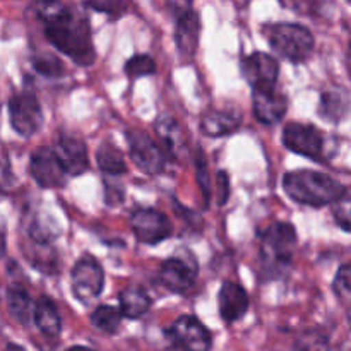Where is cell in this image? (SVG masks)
Returning a JSON list of instances; mask_svg holds the SVG:
<instances>
[{"instance_id": "31", "label": "cell", "mask_w": 351, "mask_h": 351, "mask_svg": "<svg viewBox=\"0 0 351 351\" xmlns=\"http://www.w3.org/2000/svg\"><path fill=\"white\" fill-rule=\"evenodd\" d=\"M195 168H197L199 187H201L202 195H204V202L208 204L209 194H211V182H209L208 167H206V160H204V153H202V149H197V154H195Z\"/></svg>"}, {"instance_id": "37", "label": "cell", "mask_w": 351, "mask_h": 351, "mask_svg": "<svg viewBox=\"0 0 351 351\" xmlns=\"http://www.w3.org/2000/svg\"><path fill=\"white\" fill-rule=\"evenodd\" d=\"M5 351H26L23 348V346L16 345V343H9V345L5 346Z\"/></svg>"}, {"instance_id": "16", "label": "cell", "mask_w": 351, "mask_h": 351, "mask_svg": "<svg viewBox=\"0 0 351 351\" xmlns=\"http://www.w3.org/2000/svg\"><path fill=\"white\" fill-rule=\"evenodd\" d=\"M252 106L254 115L264 125H274V123L281 122L287 113L288 99L287 96L281 95L273 89H254L252 96Z\"/></svg>"}, {"instance_id": "32", "label": "cell", "mask_w": 351, "mask_h": 351, "mask_svg": "<svg viewBox=\"0 0 351 351\" xmlns=\"http://www.w3.org/2000/svg\"><path fill=\"white\" fill-rule=\"evenodd\" d=\"M86 7H89V9H95V10H99V12H105L108 14V16H112L113 19H117V17L123 16V12H125L127 9V3L123 2H99V3H86Z\"/></svg>"}, {"instance_id": "38", "label": "cell", "mask_w": 351, "mask_h": 351, "mask_svg": "<svg viewBox=\"0 0 351 351\" xmlns=\"http://www.w3.org/2000/svg\"><path fill=\"white\" fill-rule=\"evenodd\" d=\"M67 351H95V350L88 348V346H72V348H69Z\"/></svg>"}, {"instance_id": "22", "label": "cell", "mask_w": 351, "mask_h": 351, "mask_svg": "<svg viewBox=\"0 0 351 351\" xmlns=\"http://www.w3.org/2000/svg\"><path fill=\"white\" fill-rule=\"evenodd\" d=\"M120 314L127 319H139L151 307V297L139 287H127L120 291Z\"/></svg>"}, {"instance_id": "28", "label": "cell", "mask_w": 351, "mask_h": 351, "mask_svg": "<svg viewBox=\"0 0 351 351\" xmlns=\"http://www.w3.org/2000/svg\"><path fill=\"white\" fill-rule=\"evenodd\" d=\"M156 72V62L149 57L147 53H139L134 55L132 58H129L125 64V74L130 79L144 77V75H151Z\"/></svg>"}, {"instance_id": "33", "label": "cell", "mask_w": 351, "mask_h": 351, "mask_svg": "<svg viewBox=\"0 0 351 351\" xmlns=\"http://www.w3.org/2000/svg\"><path fill=\"white\" fill-rule=\"evenodd\" d=\"M123 201V187L119 184H112L110 180L105 182V202L110 208L122 204Z\"/></svg>"}, {"instance_id": "6", "label": "cell", "mask_w": 351, "mask_h": 351, "mask_svg": "<svg viewBox=\"0 0 351 351\" xmlns=\"http://www.w3.org/2000/svg\"><path fill=\"white\" fill-rule=\"evenodd\" d=\"M9 117L10 125L21 137L27 139L34 136L43 123V112L38 96L31 91L12 96L9 101Z\"/></svg>"}, {"instance_id": "15", "label": "cell", "mask_w": 351, "mask_h": 351, "mask_svg": "<svg viewBox=\"0 0 351 351\" xmlns=\"http://www.w3.org/2000/svg\"><path fill=\"white\" fill-rule=\"evenodd\" d=\"M53 153L57 156L58 163H60L62 170L65 171V175L77 177V175H82L88 170V147H86V144L79 137L60 136Z\"/></svg>"}, {"instance_id": "1", "label": "cell", "mask_w": 351, "mask_h": 351, "mask_svg": "<svg viewBox=\"0 0 351 351\" xmlns=\"http://www.w3.org/2000/svg\"><path fill=\"white\" fill-rule=\"evenodd\" d=\"M38 14L45 24V36L60 53L82 67L95 64L91 27L77 9L64 3H43Z\"/></svg>"}, {"instance_id": "8", "label": "cell", "mask_w": 351, "mask_h": 351, "mask_svg": "<svg viewBox=\"0 0 351 351\" xmlns=\"http://www.w3.org/2000/svg\"><path fill=\"white\" fill-rule=\"evenodd\" d=\"M72 293L81 304L88 305L99 297L105 287V273L95 257H82L77 261L71 274Z\"/></svg>"}, {"instance_id": "26", "label": "cell", "mask_w": 351, "mask_h": 351, "mask_svg": "<svg viewBox=\"0 0 351 351\" xmlns=\"http://www.w3.org/2000/svg\"><path fill=\"white\" fill-rule=\"evenodd\" d=\"M120 322H122V314L112 305H99L91 314V324L106 335H115L120 328Z\"/></svg>"}, {"instance_id": "35", "label": "cell", "mask_w": 351, "mask_h": 351, "mask_svg": "<svg viewBox=\"0 0 351 351\" xmlns=\"http://www.w3.org/2000/svg\"><path fill=\"white\" fill-rule=\"evenodd\" d=\"M12 182V173H10L9 158L3 153V147L0 146V191L7 189Z\"/></svg>"}, {"instance_id": "24", "label": "cell", "mask_w": 351, "mask_h": 351, "mask_svg": "<svg viewBox=\"0 0 351 351\" xmlns=\"http://www.w3.org/2000/svg\"><path fill=\"white\" fill-rule=\"evenodd\" d=\"M96 163H98V168L103 173L112 178L127 173V163L123 160V154L112 143H103L98 147V151H96Z\"/></svg>"}, {"instance_id": "21", "label": "cell", "mask_w": 351, "mask_h": 351, "mask_svg": "<svg viewBox=\"0 0 351 351\" xmlns=\"http://www.w3.org/2000/svg\"><path fill=\"white\" fill-rule=\"evenodd\" d=\"M350 98L348 93L343 88L329 89V91L322 93L321 103H319V115L324 120L332 123H339L348 113Z\"/></svg>"}, {"instance_id": "13", "label": "cell", "mask_w": 351, "mask_h": 351, "mask_svg": "<svg viewBox=\"0 0 351 351\" xmlns=\"http://www.w3.org/2000/svg\"><path fill=\"white\" fill-rule=\"evenodd\" d=\"M242 74L252 89H273L280 75V64L273 55L256 51L242 60Z\"/></svg>"}, {"instance_id": "36", "label": "cell", "mask_w": 351, "mask_h": 351, "mask_svg": "<svg viewBox=\"0 0 351 351\" xmlns=\"http://www.w3.org/2000/svg\"><path fill=\"white\" fill-rule=\"evenodd\" d=\"M5 242H7V235H5V223L3 219L0 218V256L5 252Z\"/></svg>"}, {"instance_id": "2", "label": "cell", "mask_w": 351, "mask_h": 351, "mask_svg": "<svg viewBox=\"0 0 351 351\" xmlns=\"http://www.w3.org/2000/svg\"><path fill=\"white\" fill-rule=\"evenodd\" d=\"M283 189L291 201L311 208L336 204L348 192L331 175L315 170L288 171L283 178Z\"/></svg>"}, {"instance_id": "30", "label": "cell", "mask_w": 351, "mask_h": 351, "mask_svg": "<svg viewBox=\"0 0 351 351\" xmlns=\"http://www.w3.org/2000/svg\"><path fill=\"white\" fill-rule=\"evenodd\" d=\"M351 269H350V264H343L339 267L338 274H336V280L332 283V288H335V293L338 295L339 300L343 304H348L350 302V291H351Z\"/></svg>"}, {"instance_id": "18", "label": "cell", "mask_w": 351, "mask_h": 351, "mask_svg": "<svg viewBox=\"0 0 351 351\" xmlns=\"http://www.w3.org/2000/svg\"><path fill=\"white\" fill-rule=\"evenodd\" d=\"M158 137H160V147L167 158H178L185 149H187V141H185V134L182 130L180 123L177 122L175 117L170 113H163L158 117L156 123H154Z\"/></svg>"}, {"instance_id": "25", "label": "cell", "mask_w": 351, "mask_h": 351, "mask_svg": "<svg viewBox=\"0 0 351 351\" xmlns=\"http://www.w3.org/2000/svg\"><path fill=\"white\" fill-rule=\"evenodd\" d=\"M60 235V228L55 223V219L48 216H34L29 226V237L36 245H48Z\"/></svg>"}, {"instance_id": "9", "label": "cell", "mask_w": 351, "mask_h": 351, "mask_svg": "<svg viewBox=\"0 0 351 351\" xmlns=\"http://www.w3.org/2000/svg\"><path fill=\"white\" fill-rule=\"evenodd\" d=\"M130 228L139 242L146 245H156L163 240L170 239L173 233V225L165 213L153 208L136 209L130 216Z\"/></svg>"}, {"instance_id": "3", "label": "cell", "mask_w": 351, "mask_h": 351, "mask_svg": "<svg viewBox=\"0 0 351 351\" xmlns=\"http://www.w3.org/2000/svg\"><path fill=\"white\" fill-rule=\"evenodd\" d=\"M297 242V232L291 223H273L261 233V259L267 276H278L290 266Z\"/></svg>"}, {"instance_id": "34", "label": "cell", "mask_w": 351, "mask_h": 351, "mask_svg": "<svg viewBox=\"0 0 351 351\" xmlns=\"http://www.w3.org/2000/svg\"><path fill=\"white\" fill-rule=\"evenodd\" d=\"M216 195H218V206H225L230 197V180L225 171H218L216 178Z\"/></svg>"}, {"instance_id": "17", "label": "cell", "mask_w": 351, "mask_h": 351, "mask_svg": "<svg viewBox=\"0 0 351 351\" xmlns=\"http://www.w3.org/2000/svg\"><path fill=\"white\" fill-rule=\"evenodd\" d=\"M218 307L223 321L232 324L240 321L249 311V295L240 285L225 281L218 295Z\"/></svg>"}, {"instance_id": "29", "label": "cell", "mask_w": 351, "mask_h": 351, "mask_svg": "<svg viewBox=\"0 0 351 351\" xmlns=\"http://www.w3.org/2000/svg\"><path fill=\"white\" fill-rule=\"evenodd\" d=\"M297 351H329L328 338L319 331H307L298 338Z\"/></svg>"}, {"instance_id": "5", "label": "cell", "mask_w": 351, "mask_h": 351, "mask_svg": "<svg viewBox=\"0 0 351 351\" xmlns=\"http://www.w3.org/2000/svg\"><path fill=\"white\" fill-rule=\"evenodd\" d=\"M197 261L191 250H180L165 261L160 267V283L173 293H185L192 288L197 278Z\"/></svg>"}, {"instance_id": "23", "label": "cell", "mask_w": 351, "mask_h": 351, "mask_svg": "<svg viewBox=\"0 0 351 351\" xmlns=\"http://www.w3.org/2000/svg\"><path fill=\"white\" fill-rule=\"evenodd\" d=\"M7 307L10 315L21 324H27L33 315V300L23 285H9L7 287Z\"/></svg>"}, {"instance_id": "4", "label": "cell", "mask_w": 351, "mask_h": 351, "mask_svg": "<svg viewBox=\"0 0 351 351\" xmlns=\"http://www.w3.org/2000/svg\"><path fill=\"white\" fill-rule=\"evenodd\" d=\"M263 34L274 51L285 60L300 62L307 60L314 51V34L302 24L276 23L264 26Z\"/></svg>"}, {"instance_id": "7", "label": "cell", "mask_w": 351, "mask_h": 351, "mask_svg": "<svg viewBox=\"0 0 351 351\" xmlns=\"http://www.w3.org/2000/svg\"><path fill=\"white\" fill-rule=\"evenodd\" d=\"M125 139L129 144L130 158L143 173L158 175L163 171L167 156L153 137H149L143 130L132 129L127 130Z\"/></svg>"}, {"instance_id": "10", "label": "cell", "mask_w": 351, "mask_h": 351, "mask_svg": "<svg viewBox=\"0 0 351 351\" xmlns=\"http://www.w3.org/2000/svg\"><path fill=\"white\" fill-rule=\"evenodd\" d=\"M167 338L182 351H209L213 345L211 332L192 315H182L167 329Z\"/></svg>"}, {"instance_id": "20", "label": "cell", "mask_w": 351, "mask_h": 351, "mask_svg": "<svg viewBox=\"0 0 351 351\" xmlns=\"http://www.w3.org/2000/svg\"><path fill=\"white\" fill-rule=\"evenodd\" d=\"M33 319L36 328L48 338H57L62 331L60 314L57 305L48 297H40L33 307Z\"/></svg>"}, {"instance_id": "27", "label": "cell", "mask_w": 351, "mask_h": 351, "mask_svg": "<svg viewBox=\"0 0 351 351\" xmlns=\"http://www.w3.org/2000/svg\"><path fill=\"white\" fill-rule=\"evenodd\" d=\"M33 62L34 71L40 72L41 75H47V77H58V75L64 74V64H62L60 58L53 53H40L34 55L31 58Z\"/></svg>"}, {"instance_id": "11", "label": "cell", "mask_w": 351, "mask_h": 351, "mask_svg": "<svg viewBox=\"0 0 351 351\" xmlns=\"http://www.w3.org/2000/svg\"><path fill=\"white\" fill-rule=\"evenodd\" d=\"M285 147L300 156L322 160L324 158V134L311 123L290 122L283 130Z\"/></svg>"}, {"instance_id": "19", "label": "cell", "mask_w": 351, "mask_h": 351, "mask_svg": "<svg viewBox=\"0 0 351 351\" xmlns=\"http://www.w3.org/2000/svg\"><path fill=\"white\" fill-rule=\"evenodd\" d=\"M242 125V115L233 110H211L201 119L202 134L209 137H221L237 132Z\"/></svg>"}, {"instance_id": "14", "label": "cell", "mask_w": 351, "mask_h": 351, "mask_svg": "<svg viewBox=\"0 0 351 351\" xmlns=\"http://www.w3.org/2000/svg\"><path fill=\"white\" fill-rule=\"evenodd\" d=\"M29 173L33 180L43 189H57L65 184V171L62 170L53 149L47 146L33 151L29 160Z\"/></svg>"}, {"instance_id": "12", "label": "cell", "mask_w": 351, "mask_h": 351, "mask_svg": "<svg viewBox=\"0 0 351 351\" xmlns=\"http://www.w3.org/2000/svg\"><path fill=\"white\" fill-rule=\"evenodd\" d=\"M170 7L175 17V43L182 57L191 58L197 50L201 21L191 3L173 2Z\"/></svg>"}]
</instances>
